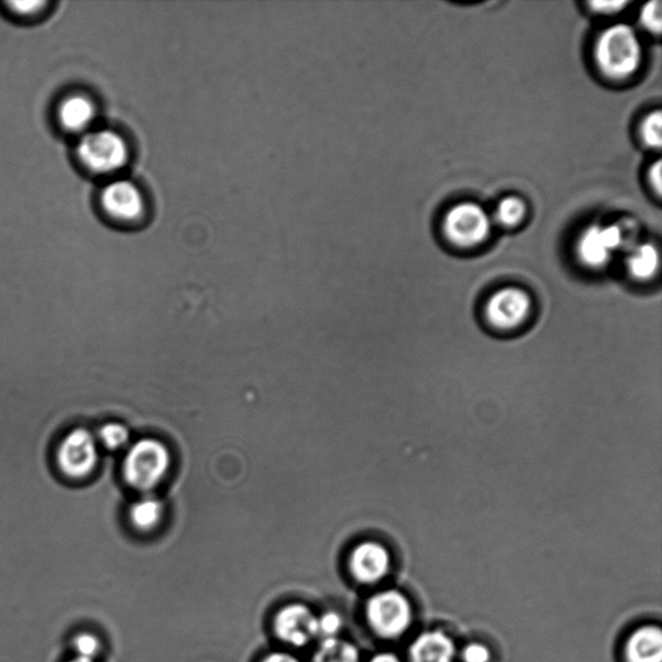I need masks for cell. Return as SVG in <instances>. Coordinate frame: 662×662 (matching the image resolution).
<instances>
[{"instance_id": "obj_26", "label": "cell", "mask_w": 662, "mask_h": 662, "mask_svg": "<svg viewBox=\"0 0 662 662\" xmlns=\"http://www.w3.org/2000/svg\"><path fill=\"white\" fill-rule=\"evenodd\" d=\"M628 4L625 2H594L591 3L590 5L593 7L594 11L596 12H602V13H612V12H617L619 10H623L624 7Z\"/></svg>"}, {"instance_id": "obj_13", "label": "cell", "mask_w": 662, "mask_h": 662, "mask_svg": "<svg viewBox=\"0 0 662 662\" xmlns=\"http://www.w3.org/2000/svg\"><path fill=\"white\" fill-rule=\"evenodd\" d=\"M453 640L442 631H426L415 639L411 648L412 662H453Z\"/></svg>"}, {"instance_id": "obj_1", "label": "cell", "mask_w": 662, "mask_h": 662, "mask_svg": "<svg viewBox=\"0 0 662 662\" xmlns=\"http://www.w3.org/2000/svg\"><path fill=\"white\" fill-rule=\"evenodd\" d=\"M595 59L610 79H628L642 60V46L636 31L624 24L608 27L596 42Z\"/></svg>"}, {"instance_id": "obj_14", "label": "cell", "mask_w": 662, "mask_h": 662, "mask_svg": "<svg viewBox=\"0 0 662 662\" xmlns=\"http://www.w3.org/2000/svg\"><path fill=\"white\" fill-rule=\"evenodd\" d=\"M629 662H661L662 633L658 626H645L637 630L626 646Z\"/></svg>"}, {"instance_id": "obj_11", "label": "cell", "mask_w": 662, "mask_h": 662, "mask_svg": "<svg viewBox=\"0 0 662 662\" xmlns=\"http://www.w3.org/2000/svg\"><path fill=\"white\" fill-rule=\"evenodd\" d=\"M391 555L383 545L366 541L357 545L350 556V570L358 582L376 583L389 575Z\"/></svg>"}, {"instance_id": "obj_5", "label": "cell", "mask_w": 662, "mask_h": 662, "mask_svg": "<svg viewBox=\"0 0 662 662\" xmlns=\"http://www.w3.org/2000/svg\"><path fill=\"white\" fill-rule=\"evenodd\" d=\"M98 462V442L86 428H74L62 439L58 450L61 473L72 478L93 474Z\"/></svg>"}, {"instance_id": "obj_29", "label": "cell", "mask_w": 662, "mask_h": 662, "mask_svg": "<svg viewBox=\"0 0 662 662\" xmlns=\"http://www.w3.org/2000/svg\"><path fill=\"white\" fill-rule=\"evenodd\" d=\"M369 662H401L397 654L390 652H382L376 654Z\"/></svg>"}, {"instance_id": "obj_18", "label": "cell", "mask_w": 662, "mask_h": 662, "mask_svg": "<svg viewBox=\"0 0 662 662\" xmlns=\"http://www.w3.org/2000/svg\"><path fill=\"white\" fill-rule=\"evenodd\" d=\"M130 432L122 424L118 422H110V424L104 425L98 429L97 442H101L105 449L119 450L130 442Z\"/></svg>"}, {"instance_id": "obj_22", "label": "cell", "mask_w": 662, "mask_h": 662, "mask_svg": "<svg viewBox=\"0 0 662 662\" xmlns=\"http://www.w3.org/2000/svg\"><path fill=\"white\" fill-rule=\"evenodd\" d=\"M662 115L660 110L651 113L647 116L642 125V137L645 143L653 147V150H660L662 144Z\"/></svg>"}, {"instance_id": "obj_15", "label": "cell", "mask_w": 662, "mask_h": 662, "mask_svg": "<svg viewBox=\"0 0 662 662\" xmlns=\"http://www.w3.org/2000/svg\"><path fill=\"white\" fill-rule=\"evenodd\" d=\"M312 662H362L358 648L346 639L320 640Z\"/></svg>"}, {"instance_id": "obj_28", "label": "cell", "mask_w": 662, "mask_h": 662, "mask_svg": "<svg viewBox=\"0 0 662 662\" xmlns=\"http://www.w3.org/2000/svg\"><path fill=\"white\" fill-rule=\"evenodd\" d=\"M262 662H300V660L288 652H272L267 654Z\"/></svg>"}, {"instance_id": "obj_12", "label": "cell", "mask_w": 662, "mask_h": 662, "mask_svg": "<svg viewBox=\"0 0 662 662\" xmlns=\"http://www.w3.org/2000/svg\"><path fill=\"white\" fill-rule=\"evenodd\" d=\"M96 103L87 94L73 93L62 98L58 107V121L70 135L82 137L94 129Z\"/></svg>"}, {"instance_id": "obj_16", "label": "cell", "mask_w": 662, "mask_h": 662, "mask_svg": "<svg viewBox=\"0 0 662 662\" xmlns=\"http://www.w3.org/2000/svg\"><path fill=\"white\" fill-rule=\"evenodd\" d=\"M660 253L657 246L645 244L634 249L628 259V270L634 279L650 280L659 272Z\"/></svg>"}, {"instance_id": "obj_21", "label": "cell", "mask_w": 662, "mask_h": 662, "mask_svg": "<svg viewBox=\"0 0 662 662\" xmlns=\"http://www.w3.org/2000/svg\"><path fill=\"white\" fill-rule=\"evenodd\" d=\"M343 617L335 611H327L317 616V638L328 640L340 638L343 629Z\"/></svg>"}, {"instance_id": "obj_10", "label": "cell", "mask_w": 662, "mask_h": 662, "mask_svg": "<svg viewBox=\"0 0 662 662\" xmlns=\"http://www.w3.org/2000/svg\"><path fill=\"white\" fill-rule=\"evenodd\" d=\"M624 241L625 234L618 225H593L583 232L577 250L582 263L591 269H602L610 262L612 253L622 248Z\"/></svg>"}, {"instance_id": "obj_7", "label": "cell", "mask_w": 662, "mask_h": 662, "mask_svg": "<svg viewBox=\"0 0 662 662\" xmlns=\"http://www.w3.org/2000/svg\"><path fill=\"white\" fill-rule=\"evenodd\" d=\"M101 205L105 215L121 223L137 222L145 211L142 190L132 181L125 179L113 180L103 188Z\"/></svg>"}, {"instance_id": "obj_4", "label": "cell", "mask_w": 662, "mask_h": 662, "mask_svg": "<svg viewBox=\"0 0 662 662\" xmlns=\"http://www.w3.org/2000/svg\"><path fill=\"white\" fill-rule=\"evenodd\" d=\"M366 618L378 636L394 638L404 634L412 624V604L398 590L380 591L366 603Z\"/></svg>"}, {"instance_id": "obj_8", "label": "cell", "mask_w": 662, "mask_h": 662, "mask_svg": "<svg viewBox=\"0 0 662 662\" xmlns=\"http://www.w3.org/2000/svg\"><path fill=\"white\" fill-rule=\"evenodd\" d=\"M273 629L284 643L305 647L317 638V615L307 604H287L274 616Z\"/></svg>"}, {"instance_id": "obj_2", "label": "cell", "mask_w": 662, "mask_h": 662, "mask_svg": "<svg viewBox=\"0 0 662 662\" xmlns=\"http://www.w3.org/2000/svg\"><path fill=\"white\" fill-rule=\"evenodd\" d=\"M75 156L87 172L105 176L125 167L130 150L121 133L109 129H93L80 137Z\"/></svg>"}, {"instance_id": "obj_9", "label": "cell", "mask_w": 662, "mask_h": 662, "mask_svg": "<svg viewBox=\"0 0 662 662\" xmlns=\"http://www.w3.org/2000/svg\"><path fill=\"white\" fill-rule=\"evenodd\" d=\"M531 308L530 295L521 288L509 287L492 295L485 315L493 328L513 330L523 326Z\"/></svg>"}, {"instance_id": "obj_25", "label": "cell", "mask_w": 662, "mask_h": 662, "mask_svg": "<svg viewBox=\"0 0 662 662\" xmlns=\"http://www.w3.org/2000/svg\"><path fill=\"white\" fill-rule=\"evenodd\" d=\"M462 659L464 662H488L490 660V651L487 646L482 643H471L464 648Z\"/></svg>"}, {"instance_id": "obj_23", "label": "cell", "mask_w": 662, "mask_h": 662, "mask_svg": "<svg viewBox=\"0 0 662 662\" xmlns=\"http://www.w3.org/2000/svg\"><path fill=\"white\" fill-rule=\"evenodd\" d=\"M640 21L645 25L646 29L654 34L661 33V3L659 0L647 3L640 12Z\"/></svg>"}, {"instance_id": "obj_30", "label": "cell", "mask_w": 662, "mask_h": 662, "mask_svg": "<svg viewBox=\"0 0 662 662\" xmlns=\"http://www.w3.org/2000/svg\"><path fill=\"white\" fill-rule=\"evenodd\" d=\"M68 662H96V661L73 657V659H70Z\"/></svg>"}, {"instance_id": "obj_17", "label": "cell", "mask_w": 662, "mask_h": 662, "mask_svg": "<svg viewBox=\"0 0 662 662\" xmlns=\"http://www.w3.org/2000/svg\"><path fill=\"white\" fill-rule=\"evenodd\" d=\"M164 517V505L154 497H144L133 504L130 509V519L139 531H152Z\"/></svg>"}, {"instance_id": "obj_24", "label": "cell", "mask_w": 662, "mask_h": 662, "mask_svg": "<svg viewBox=\"0 0 662 662\" xmlns=\"http://www.w3.org/2000/svg\"><path fill=\"white\" fill-rule=\"evenodd\" d=\"M48 3L46 2H12L7 3V9L10 10L12 15L23 19H31L39 15L42 11H44L45 7Z\"/></svg>"}, {"instance_id": "obj_6", "label": "cell", "mask_w": 662, "mask_h": 662, "mask_svg": "<svg viewBox=\"0 0 662 662\" xmlns=\"http://www.w3.org/2000/svg\"><path fill=\"white\" fill-rule=\"evenodd\" d=\"M490 217L473 202L460 203L447 214L444 232L453 244L471 248L482 244L490 234Z\"/></svg>"}, {"instance_id": "obj_27", "label": "cell", "mask_w": 662, "mask_h": 662, "mask_svg": "<svg viewBox=\"0 0 662 662\" xmlns=\"http://www.w3.org/2000/svg\"><path fill=\"white\" fill-rule=\"evenodd\" d=\"M661 168H662L661 162L658 161L657 164H654L651 167V172H650L651 185L654 188V190H657V193L659 196L661 194V189H662Z\"/></svg>"}, {"instance_id": "obj_19", "label": "cell", "mask_w": 662, "mask_h": 662, "mask_svg": "<svg viewBox=\"0 0 662 662\" xmlns=\"http://www.w3.org/2000/svg\"><path fill=\"white\" fill-rule=\"evenodd\" d=\"M72 651L75 658L96 661L103 652L102 639L91 631H81L72 638Z\"/></svg>"}, {"instance_id": "obj_3", "label": "cell", "mask_w": 662, "mask_h": 662, "mask_svg": "<svg viewBox=\"0 0 662 662\" xmlns=\"http://www.w3.org/2000/svg\"><path fill=\"white\" fill-rule=\"evenodd\" d=\"M172 457L161 441L140 440L130 448L123 461V476L131 488L151 492L164 481Z\"/></svg>"}, {"instance_id": "obj_20", "label": "cell", "mask_w": 662, "mask_h": 662, "mask_svg": "<svg viewBox=\"0 0 662 662\" xmlns=\"http://www.w3.org/2000/svg\"><path fill=\"white\" fill-rule=\"evenodd\" d=\"M525 211V203L518 197H506L497 208V220L506 227H512L523 221Z\"/></svg>"}]
</instances>
